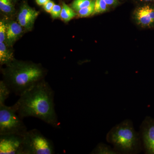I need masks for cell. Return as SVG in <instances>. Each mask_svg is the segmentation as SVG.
<instances>
[{"mask_svg":"<svg viewBox=\"0 0 154 154\" xmlns=\"http://www.w3.org/2000/svg\"><path fill=\"white\" fill-rule=\"evenodd\" d=\"M4 71L3 80L11 93L20 96L37 83L43 80L45 72L35 64L13 61Z\"/></svg>","mask_w":154,"mask_h":154,"instance_id":"7a4b0ae2","label":"cell"},{"mask_svg":"<svg viewBox=\"0 0 154 154\" xmlns=\"http://www.w3.org/2000/svg\"><path fill=\"white\" fill-rule=\"evenodd\" d=\"M107 6L104 0H95V7L93 15L100 14L107 11Z\"/></svg>","mask_w":154,"mask_h":154,"instance_id":"9a60e30c","label":"cell"},{"mask_svg":"<svg viewBox=\"0 0 154 154\" xmlns=\"http://www.w3.org/2000/svg\"><path fill=\"white\" fill-rule=\"evenodd\" d=\"M38 15V12L25 5L23 6L19 12L18 22L22 27L29 30L33 27L34 21Z\"/></svg>","mask_w":154,"mask_h":154,"instance_id":"9c48e42d","label":"cell"},{"mask_svg":"<svg viewBox=\"0 0 154 154\" xmlns=\"http://www.w3.org/2000/svg\"><path fill=\"white\" fill-rule=\"evenodd\" d=\"M23 136L0 135V154H23Z\"/></svg>","mask_w":154,"mask_h":154,"instance_id":"8992f818","label":"cell"},{"mask_svg":"<svg viewBox=\"0 0 154 154\" xmlns=\"http://www.w3.org/2000/svg\"><path fill=\"white\" fill-rule=\"evenodd\" d=\"M91 154H118L112 147L106 144L100 143L91 151Z\"/></svg>","mask_w":154,"mask_h":154,"instance_id":"7c38bea8","label":"cell"},{"mask_svg":"<svg viewBox=\"0 0 154 154\" xmlns=\"http://www.w3.org/2000/svg\"><path fill=\"white\" fill-rule=\"evenodd\" d=\"M62 7L57 5H54L50 14L53 19H57L60 17Z\"/></svg>","mask_w":154,"mask_h":154,"instance_id":"ffe728a7","label":"cell"},{"mask_svg":"<svg viewBox=\"0 0 154 154\" xmlns=\"http://www.w3.org/2000/svg\"><path fill=\"white\" fill-rule=\"evenodd\" d=\"M7 25L5 22L1 21L0 22V42H4L6 40Z\"/></svg>","mask_w":154,"mask_h":154,"instance_id":"d6986e66","label":"cell"},{"mask_svg":"<svg viewBox=\"0 0 154 154\" xmlns=\"http://www.w3.org/2000/svg\"><path fill=\"white\" fill-rule=\"evenodd\" d=\"M95 7V0H94L90 6L83 8L78 11L79 15L81 17H86L93 15Z\"/></svg>","mask_w":154,"mask_h":154,"instance_id":"e0dca14e","label":"cell"},{"mask_svg":"<svg viewBox=\"0 0 154 154\" xmlns=\"http://www.w3.org/2000/svg\"><path fill=\"white\" fill-rule=\"evenodd\" d=\"M134 18L139 25L143 27L154 26V8L149 5L139 7L136 10Z\"/></svg>","mask_w":154,"mask_h":154,"instance_id":"ba28073f","label":"cell"},{"mask_svg":"<svg viewBox=\"0 0 154 154\" xmlns=\"http://www.w3.org/2000/svg\"><path fill=\"white\" fill-rule=\"evenodd\" d=\"M54 5L55 4L54 2H53L52 1H49L43 5V8H44L45 11L46 12L50 13L51 11L52 10Z\"/></svg>","mask_w":154,"mask_h":154,"instance_id":"44dd1931","label":"cell"},{"mask_svg":"<svg viewBox=\"0 0 154 154\" xmlns=\"http://www.w3.org/2000/svg\"><path fill=\"white\" fill-rule=\"evenodd\" d=\"M27 127L18 115L14 105H0V135L16 134L24 136Z\"/></svg>","mask_w":154,"mask_h":154,"instance_id":"277c9868","label":"cell"},{"mask_svg":"<svg viewBox=\"0 0 154 154\" xmlns=\"http://www.w3.org/2000/svg\"><path fill=\"white\" fill-rule=\"evenodd\" d=\"M77 14L73 10L65 3L63 4L62 7L60 18L65 22H69L76 16Z\"/></svg>","mask_w":154,"mask_h":154,"instance_id":"4fadbf2b","label":"cell"},{"mask_svg":"<svg viewBox=\"0 0 154 154\" xmlns=\"http://www.w3.org/2000/svg\"><path fill=\"white\" fill-rule=\"evenodd\" d=\"M141 1H144V2H154V0H141Z\"/></svg>","mask_w":154,"mask_h":154,"instance_id":"cb8c5ba5","label":"cell"},{"mask_svg":"<svg viewBox=\"0 0 154 154\" xmlns=\"http://www.w3.org/2000/svg\"><path fill=\"white\" fill-rule=\"evenodd\" d=\"M106 138L119 154H138L143 149L140 135L134 129L130 119H125L113 126Z\"/></svg>","mask_w":154,"mask_h":154,"instance_id":"3957f363","label":"cell"},{"mask_svg":"<svg viewBox=\"0 0 154 154\" xmlns=\"http://www.w3.org/2000/svg\"><path fill=\"white\" fill-rule=\"evenodd\" d=\"M54 92L44 80L19 96L14 105L21 118L34 117L57 129L61 128L55 110Z\"/></svg>","mask_w":154,"mask_h":154,"instance_id":"6da1fadb","label":"cell"},{"mask_svg":"<svg viewBox=\"0 0 154 154\" xmlns=\"http://www.w3.org/2000/svg\"><path fill=\"white\" fill-rule=\"evenodd\" d=\"M0 9L4 13H12L14 10V6L11 0H0Z\"/></svg>","mask_w":154,"mask_h":154,"instance_id":"ac0fdd59","label":"cell"},{"mask_svg":"<svg viewBox=\"0 0 154 154\" xmlns=\"http://www.w3.org/2000/svg\"><path fill=\"white\" fill-rule=\"evenodd\" d=\"M14 60L13 52L8 49L4 42H0V63L9 65Z\"/></svg>","mask_w":154,"mask_h":154,"instance_id":"8fae6325","label":"cell"},{"mask_svg":"<svg viewBox=\"0 0 154 154\" xmlns=\"http://www.w3.org/2000/svg\"><path fill=\"white\" fill-rule=\"evenodd\" d=\"M22 26L19 23L12 22L7 25L6 38L7 42L12 45L18 39L22 32Z\"/></svg>","mask_w":154,"mask_h":154,"instance_id":"30bf717a","label":"cell"},{"mask_svg":"<svg viewBox=\"0 0 154 154\" xmlns=\"http://www.w3.org/2000/svg\"><path fill=\"white\" fill-rule=\"evenodd\" d=\"M55 148L52 141L36 129L27 131L23 136V154H53Z\"/></svg>","mask_w":154,"mask_h":154,"instance_id":"5b68a950","label":"cell"},{"mask_svg":"<svg viewBox=\"0 0 154 154\" xmlns=\"http://www.w3.org/2000/svg\"><path fill=\"white\" fill-rule=\"evenodd\" d=\"M11 93V90L3 81L0 82V105L5 104Z\"/></svg>","mask_w":154,"mask_h":154,"instance_id":"5bb4252c","label":"cell"},{"mask_svg":"<svg viewBox=\"0 0 154 154\" xmlns=\"http://www.w3.org/2000/svg\"><path fill=\"white\" fill-rule=\"evenodd\" d=\"M139 133L145 153L154 154V119L146 118L140 126Z\"/></svg>","mask_w":154,"mask_h":154,"instance_id":"52a82bcc","label":"cell"},{"mask_svg":"<svg viewBox=\"0 0 154 154\" xmlns=\"http://www.w3.org/2000/svg\"><path fill=\"white\" fill-rule=\"evenodd\" d=\"M94 0H74L72 4V8L78 12L81 9L91 5Z\"/></svg>","mask_w":154,"mask_h":154,"instance_id":"2e32d148","label":"cell"},{"mask_svg":"<svg viewBox=\"0 0 154 154\" xmlns=\"http://www.w3.org/2000/svg\"><path fill=\"white\" fill-rule=\"evenodd\" d=\"M108 6L115 5L117 3V0H104Z\"/></svg>","mask_w":154,"mask_h":154,"instance_id":"7402d4cb","label":"cell"},{"mask_svg":"<svg viewBox=\"0 0 154 154\" xmlns=\"http://www.w3.org/2000/svg\"><path fill=\"white\" fill-rule=\"evenodd\" d=\"M50 0H36V3L38 5L43 6Z\"/></svg>","mask_w":154,"mask_h":154,"instance_id":"603a6c76","label":"cell"}]
</instances>
